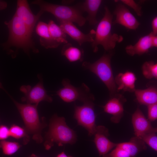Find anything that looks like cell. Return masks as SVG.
<instances>
[{
    "mask_svg": "<svg viewBox=\"0 0 157 157\" xmlns=\"http://www.w3.org/2000/svg\"><path fill=\"white\" fill-rule=\"evenodd\" d=\"M44 145L49 150L55 143L59 146L66 144H72L77 139L76 132L67 124L65 118L54 114L51 118L48 131L45 135Z\"/></svg>",
    "mask_w": 157,
    "mask_h": 157,
    "instance_id": "2",
    "label": "cell"
},
{
    "mask_svg": "<svg viewBox=\"0 0 157 157\" xmlns=\"http://www.w3.org/2000/svg\"><path fill=\"white\" fill-rule=\"evenodd\" d=\"M39 82L33 87L30 85L22 86L20 90L24 94L21 100L27 104H38L42 101L51 102L52 98L47 94L43 85V81L41 78Z\"/></svg>",
    "mask_w": 157,
    "mask_h": 157,
    "instance_id": "9",
    "label": "cell"
},
{
    "mask_svg": "<svg viewBox=\"0 0 157 157\" xmlns=\"http://www.w3.org/2000/svg\"><path fill=\"white\" fill-rule=\"evenodd\" d=\"M102 2L101 0H86L76 6L82 13H87L88 15L85 18L86 21L90 25H94L98 22L97 15Z\"/></svg>",
    "mask_w": 157,
    "mask_h": 157,
    "instance_id": "17",
    "label": "cell"
},
{
    "mask_svg": "<svg viewBox=\"0 0 157 157\" xmlns=\"http://www.w3.org/2000/svg\"><path fill=\"white\" fill-rule=\"evenodd\" d=\"M48 25L50 35L53 40L59 45L62 43H68L66 34L60 26L52 20H50Z\"/></svg>",
    "mask_w": 157,
    "mask_h": 157,
    "instance_id": "23",
    "label": "cell"
},
{
    "mask_svg": "<svg viewBox=\"0 0 157 157\" xmlns=\"http://www.w3.org/2000/svg\"><path fill=\"white\" fill-rule=\"evenodd\" d=\"M148 119L154 121L157 119V103L147 106Z\"/></svg>",
    "mask_w": 157,
    "mask_h": 157,
    "instance_id": "30",
    "label": "cell"
},
{
    "mask_svg": "<svg viewBox=\"0 0 157 157\" xmlns=\"http://www.w3.org/2000/svg\"><path fill=\"white\" fill-rule=\"evenodd\" d=\"M152 32L140 38L134 45L130 44L125 48L126 53L129 56H133L135 55L139 56L147 53L150 48L152 47L151 38Z\"/></svg>",
    "mask_w": 157,
    "mask_h": 157,
    "instance_id": "18",
    "label": "cell"
},
{
    "mask_svg": "<svg viewBox=\"0 0 157 157\" xmlns=\"http://www.w3.org/2000/svg\"><path fill=\"white\" fill-rule=\"evenodd\" d=\"M116 19L113 22V24H118L130 30H135L140 23L129 10L124 5L117 4L114 11Z\"/></svg>",
    "mask_w": 157,
    "mask_h": 157,
    "instance_id": "13",
    "label": "cell"
},
{
    "mask_svg": "<svg viewBox=\"0 0 157 157\" xmlns=\"http://www.w3.org/2000/svg\"><path fill=\"white\" fill-rule=\"evenodd\" d=\"M35 31L40 37V44L44 48H54L59 46L51 38L48 24L42 21L38 22L36 26Z\"/></svg>",
    "mask_w": 157,
    "mask_h": 157,
    "instance_id": "20",
    "label": "cell"
},
{
    "mask_svg": "<svg viewBox=\"0 0 157 157\" xmlns=\"http://www.w3.org/2000/svg\"><path fill=\"white\" fill-rule=\"evenodd\" d=\"M10 136L19 139L23 138L24 144L29 141V136L25 129L18 126L13 124L9 129Z\"/></svg>",
    "mask_w": 157,
    "mask_h": 157,
    "instance_id": "25",
    "label": "cell"
},
{
    "mask_svg": "<svg viewBox=\"0 0 157 157\" xmlns=\"http://www.w3.org/2000/svg\"><path fill=\"white\" fill-rule=\"evenodd\" d=\"M151 44L152 47H157V36L153 35L151 38Z\"/></svg>",
    "mask_w": 157,
    "mask_h": 157,
    "instance_id": "33",
    "label": "cell"
},
{
    "mask_svg": "<svg viewBox=\"0 0 157 157\" xmlns=\"http://www.w3.org/2000/svg\"><path fill=\"white\" fill-rule=\"evenodd\" d=\"M132 122L135 136L140 137L151 133H156V128L153 127L139 107L133 114Z\"/></svg>",
    "mask_w": 157,
    "mask_h": 157,
    "instance_id": "14",
    "label": "cell"
},
{
    "mask_svg": "<svg viewBox=\"0 0 157 157\" xmlns=\"http://www.w3.org/2000/svg\"><path fill=\"white\" fill-rule=\"evenodd\" d=\"M121 1L133 9L139 16H141L142 15V7L134 0H121Z\"/></svg>",
    "mask_w": 157,
    "mask_h": 157,
    "instance_id": "29",
    "label": "cell"
},
{
    "mask_svg": "<svg viewBox=\"0 0 157 157\" xmlns=\"http://www.w3.org/2000/svg\"><path fill=\"white\" fill-rule=\"evenodd\" d=\"M142 73L146 78H157V64L154 61H150L145 62L142 65Z\"/></svg>",
    "mask_w": 157,
    "mask_h": 157,
    "instance_id": "24",
    "label": "cell"
},
{
    "mask_svg": "<svg viewBox=\"0 0 157 157\" xmlns=\"http://www.w3.org/2000/svg\"><path fill=\"white\" fill-rule=\"evenodd\" d=\"M156 133H151L144 135L140 137L141 139L151 148L157 151V136Z\"/></svg>",
    "mask_w": 157,
    "mask_h": 157,
    "instance_id": "27",
    "label": "cell"
},
{
    "mask_svg": "<svg viewBox=\"0 0 157 157\" xmlns=\"http://www.w3.org/2000/svg\"><path fill=\"white\" fill-rule=\"evenodd\" d=\"M19 144L16 142H10L5 140L0 142V147L3 153L6 155H12L16 152L20 147Z\"/></svg>",
    "mask_w": 157,
    "mask_h": 157,
    "instance_id": "26",
    "label": "cell"
},
{
    "mask_svg": "<svg viewBox=\"0 0 157 157\" xmlns=\"http://www.w3.org/2000/svg\"><path fill=\"white\" fill-rule=\"evenodd\" d=\"M74 1L72 0H63L62 1V3L63 5H65L72 3Z\"/></svg>",
    "mask_w": 157,
    "mask_h": 157,
    "instance_id": "36",
    "label": "cell"
},
{
    "mask_svg": "<svg viewBox=\"0 0 157 157\" xmlns=\"http://www.w3.org/2000/svg\"><path fill=\"white\" fill-rule=\"evenodd\" d=\"M116 146L126 151L130 157H135L139 153L147 148L146 144L141 138L135 136L128 142L117 143Z\"/></svg>",
    "mask_w": 157,
    "mask_h": 157,
    "instance_id": "19",
    "label": "cell"
},
{
    "mask_svg": "<svg viewBox=\"0 0 157 157\" xmlns=\"http://www.w3.org/2000/svg\"><path fill=\"white\" fill-rule=\"evenodd\" d=\"M56 157H73L72 156L67 155L64 152H62L59 154Z\"/></svg>",
    "mask_w": 157,
    "mask_h": 157,
    "instance_id": "35",
    "label": "cell"
},
{
    "mask_svg": "<svg viewBox=\"0 0 157 157\" xmlns=\"http://www.w3.org/2000/svg\"><path fill=\"white\" fill-rule=\"evenodd\" d=\"M62 83L63 87L57 91L56 93L64 102L69 103L78 100L83 103L94 99L89 88L84 83L78 88L71 85L67 79H63Z\"/></svg>",
    "mask_w": 157,
    "mask_h": 157,
    "instance_id": "7",
    "label": "cell"
},
{
    "mask_svg": "<svg viewBox=\"0 0 157 157\" xmlns=\"http://www.w3.org/2000/svg\"><path fill=\"white\" fill-rule=\"evenodd\" d=\"M0 88L3 89V87H2V86L1 85V84L0 82Z\"/></svg>",
    "mask_w": 157,
    "mask_h": 157,
    "instance_id": "37",
    "label": "cell"
},
{
    "mask_svg": "<svg viewBox=\"0 0 157 157\" xmlns=\"http://www.w3.org/2000/svg\"><path fill=\"white\" fill-rule=\"evenodd\" d=\"M94 100H89L83 103L82 106L75 105L74 106V118L77 120L78 125L83 126L87 131L90 136L94 135L97 126L95 123Z\"/></svg>",
    "mask_w": 157,
    "mask_h": 157,
    "instance_id": "8",
    "label": "cell"
},
{
    "mask_svg": "<svg viewBox=\"0 0 157 157\" xmlns=\"http://www.w3.org/2000/svg\"><path fill=\"white\" fill-rule=\"evenodd\" d=\"M62 55L65 56L71 62L83 60L84 52L83 49L73 46L70 43L65 44L61 52Z\"/></svg>",
    "mask_w": 157,
    "mask_h": 157,
    "instance_id": "22",
    "label": "cell"
},
{
    "mask_svg": "<svg viewBox=\"0 0 157 157\" xmlns=\"http://www.w3.org/2000/svg\"><path fill=\"white\" fill-rule=\"evenodd\" d=\"M113 52L112 51L104 53L92 63L85 61L82 66L97 76L107 88L110 97L118 93L117 90L111 65V59Z\"/></svg>",
    "mask_w": 157,
    "mask_h": 157,
    "instance_id": "6",
    "label": "cell"
},
{
    "mask_svg": "<svg viewBox=\"0 0 157 157\" xmlns=\"http://www.w3.org/2000/svg\"><path fill=\"white\" fill-rule=\"evenodd\" d=\"M31 3L39 7V11L43 13L45 12L52 14L60 22H69L76 23L82 26L86 20L82 13L76 6H69L50 3L43 0H36Z\"/></svg>",
    "mask_w": 157,
    "mask_h": 157,
    "instance_id": "4",
    "label": "cell"
},
{
    "mask_svg": "<svg viewBox=\"0 0 157 157\" xmlns=\"http://www.w3.org/2000/svg\"><path fill=\"white\" fill-rule=\"evenodd\" d=\"M137 78L135 74L130 71L118 74L115 78L117 92L120 90L130 92H134Z\"/></svg>",
    "mask_w": 157,
    "mask_h": 157,
    "instance_id": "16",
    "label": "cell"
},
{
    "mask_svg": "<svg viewBox=\"0 0 157 157\" xmlns=\"http://www.w3.org/2000/svg\"><path fill=\"white\" fill-rule=\"evenodd\" d=\"M10 136L9 129L6 126H0V140H4Z\"/></svg>",
    "mask_w": 157,
    "mask_h": 157,
    "instance_id": "31",
    "label": "cell"
},
{
    "mask_svg": "<svg viewBox=\"0 0 157 157\" xmlns=\"http://www.w3.org/2000/svg\"><path fill=\"white\" fill-rule=\"evenodd\" d=\"M94 135L93 141L100 156L107 154L117 145L109 139V130L104 126H97Z\"/></svg>",
    "mask_w": 157,
    "mask_h": 157,
    "instance_id": "12",
    "label": "cell"
},
{
    "mask_svg": "<svg viewBox=\"0 0 157 157\" xmlns=\"http://www.w3.org/2000/svg\"><path fill=\"white\" fill-rule=\"evenodd\" d=\"M103 157H130L129 154L122 148L116 146L109 153L102 156Z\"/></svg>",
    "mask_w": 157,
    "mask_h": 157,
    "instance_id": "28",
    "label": "cell"
},
{
    "mask_svg": "<svg viewBox=\"0 0 157 157\" xmlns=\"http://www.w3.org/2000/svg\"><path fill=\"white\" fill-rule=\"evenodd\" d=\"M103 17L99 23L93 41L92 43L93 51L97 52L98 46L101 45L104 49L109 51L113 50L117 43L120 42L123 39L122 36L111 32L113 15L108 8L105 6Z\"/></svg>",
    "mask_w": 157,
    "mask_h": 157,
    "instance_id": "3",
    "label": "cell"
},
{
    "mask_svg": "<svg viewBox=\"0 0 157 157\" xmlns=\"http://www.w3.org/2000/svg\"><path fill=\"white\" fill-rule=\"evenodd\" d=\"M152 31L151 32L154 35H157V17H155L151 22Z\"/></svg>",
    "mask_w": 157,
    "mask_h": 157,
    "instance_id": "32",
    "label": "cell"
},
{
    "mask_svg": "<svg viewBox=\"0 0 157 157\" xmlns=\"http://www.w3.org/2000/svg\"><path fill=\"white\" fill-rule=\"evenodd\" d=\"M7 6V4L5 1L0 0V10L5 9Z\"/></svg>",
    "mask_w": 157,
    "mask_h": 157,
    "instance_id": "34",
    "label": "cell"
},
{
    "mask_svg": "<svg viewBox=\"0 0 157 157\" xmlns=\"http://www.w3.org/2000/svg\"><path fill=\"white\" fill-rule=\"evenodd\" d=\"M15 14L33 32L37 22L42 14L39 11L36 15H34L27 0H18Z\"/></svg>",
    "mask_w": 157,
    "mask_h": 157,
    "instance_id": "10",
    "label": "cell"
},
{
    "mask_svg": "<svg viewBox=\"0 0 157 157\" xmlns=\"http://www.w3.org/2000/svg\"><path fill=\"white\" fill-rule=\"evenodd\" d=\"M135 94L136 100L141 105L147 106L157 103V90L150 87L144 90L135 89Z\"/></svg>",
    "mask_w": 157,
    "mask_h": 157,
    "instance_id": "21",
    "label": "cell"
},
{
    "mask_svg": "<svg viewBox=\"0 0 157 157\" xmlns=\"http://www.w3.org/2000/svg\"><path fill=\"white\" fill-rule=\"evenodd\" d=\"M4 23L8 30V40L2 44L4 49L8 50L12 47L17 50L21 49L28 56L31 51L35 53L39 52L32 38L33 31L15 14L10 20Z\"/></svg>",
    "mask_w": 157,
    "mask_h": 157,
    "instance_id": "1",
    "label": "cell"
},
{
    "mask_svg": "<svg viewBox=\"0 0 157 157\" xmlns=\"http://www.w3.org/2000/svg\"><path fill=\"white\" fill-rule=\"evenodd\" d=\"M126 98L119 93L110 97L103 106L104 111L111 114L110 121L114 123H118L124 115V104L126 101Z\"/></svg>",
    "mask_w": 157,
    "mask_h": 157,
    "instance_id": "11",
    "label": "cell"
},
{
    "mask_svg": "<svg viewBox=\"0 0 157 157\" xmlns=\"http://www.w3.org/2000/svg\"><path fill=\"white\" fill-rule=\"evenodd\" d=\"M19 111L25 125L27 133L32 136V139L40 144L43 141L41 133L47 126L44 122L40 120L37 109L38 104L19 103L11 97Z\"/></svg>",
    "mask_w": 157,
    "mask_h": 157,
    "instance_id": "5",
    "label": "cell"
},
{
    "mask_svg": "<svg viewBox=\"0 0 157 157\" xmlns=\"http://www.w3.org/2000/svg\"><path fill=\"white\" fill-rule=\"evenodd\" d=\"M60 26L67 34L81 45L86 42L92 43L95 33L92 29L88 34H85L79 30L73 23L69 22H60Z\"/></svg>",
    "mask_w": 157,
    "mask_h": 157,
    "instance_id": "15",
    "label": "cell"
}]
</instances>
